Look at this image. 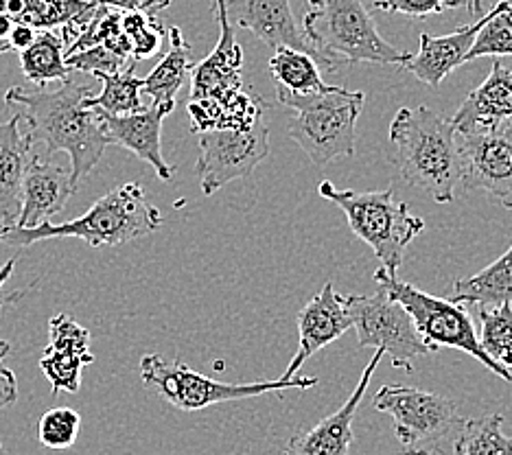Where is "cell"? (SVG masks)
I'll return each mask as SVG.
<instances>
[{
  "instance_id": "cell-1",
  "label": "cell",
  "mask_w": 512,
  "mask_h": 455,
  "mask_svg": "<svg viewBox=\"0 0 512 455\" xmlns=\"http://www.w3.org/2000/svg\"><path fill=\"white\" fill-rule=\"evenodd\" d=\"M92 90L73 79L57 90H27L14 86L5 92L9 108H18L27 123L25 136L31 145L42 143L46 156L66 151L71 158V182L75 191L81 180L99 165L110 138L97 110L86 108Z\"/></svg>"
},
{
  "instance_id": "cell-2",
  "label": "cell",
  "mask_w": 512,
  "mask_h": 455,
  "mask_svg": "<svg viewBox=\"0 0 512 455\" xmlns=\"http://www.w3.org/2000/svg\"><path fill=\"white\" fill-rule=\"evenodd\" d=\"M394 165L405 184L423 189L438 204H449L462 184L458 132L434 110L401 108L390 125Z\"/></svg>"
},
{
  "instance_id": "cell-3",
  "label": "cell",
  "mask_w": 512,
  "mask_h": 455,
  "mask_svg": "<svg viewBox=\"0 0 512 455\" xmlns=\"http://www.w3.org/2000/svg\"><path fill=\"white\" fill-rule=\"evenodd\" d=\"M162 226L160 210L147 200L141 184L127 182L119 189L106 193L92 204L86 215H81L66 224H40L38 228H0V243L3 245H33L44 239L73 237L86 241L90 248L103 245H123L127 241L141 239L156 232Z\"/></svg>"
},
{
  "instance_id": "cell-4",
  "label": "cell",
  "mask_w": 512,
  "mask_h": 455,
  "mask_svg": "<svg viewBox=\"0 0 512 455\" xmlns=\"http://www.w3.org/2000/svg\"><path fill=\"white\" fill-rule=\"evenodd\" d=\"M302 29L324 68H333L335 62L403 66L410 55L381 38L362 0H318L302 20Z\"/></svg>"
},
{
  "instance_id": "cell-5",
  "label": "cell",
  "mask_w": 512,
  "mask_h": 455,
  "mask_svg": "<svg viewBox=\"0 0 512 455\" xmlns=\"http://www.w3.org/2000/svg\"><path fill=\"white\" fill-rule=\"evenodd\" d=\"M276 97L285 108L296 112L289 123V136L313 165L324 167L335 158L355 156V127L364 110V92L329 86L316 95Z\"/></svg>"
},
{
  "instance_id": "cell-6",
  "label": "cell",
  "mask_w": 512,
  "mask_h": 455,
  "mask_svg": "<svg viewBox=\"0 0 512 455\" xmlns=\"http://www.w3.org/2000/svg\"><path fill=\"white\" fill-rule=\"evenodd\" d=\"M324 200L344 210L348 226L370 245L383 270L397 274L407 245L425 230V221L416 217L405 202L394 200L392 189L386 191H340L324 180L318 184Z\"/></svg>"
},
{
  "instance_id": "cell-7",
  "label": "cell",
  "mask_w": 512,
  "mask_h": 455,
  "mask_svg": "<svg viewBox=\"0 0 512 455\" xmlns=\"http://www.w3.org/2000/svg\"><path fill=\"white\" fill-rule=\"evenodd\" d=\"M375 280L381 289H386L412 315L418 335L434 348V353H438L440 348L462 350V353L480 361L484 368L495 372L497 377L512 383V372L499 366L497 361H493L482 350L467 307L460 305V302L425 294L418 287L403 283L397 274H390L383 267L375 272Z\"/></svg>"
},
{
  "instance_id": "cell-8",
  "label": "cell",
  "mask_w": 512,
  "mask_h": 455,
  "mask_svg": "<svg viewBox=\"0 0 512 455\" xmlns=\"http://www.w3.org/2000/svg\"><path fill=\"white\" fill-rule=\"evenodd\" d=\"M141 379L145 388L156 390L182 412H200L204 407L217 403L252 399V396L281 390H309L313 385H318L316 377H281L276 381L221 383L191 370L182 361H169L160 355H145L141 359Z\"/></svg>"
},
{
  "instance_id": "cell-9",
  "label": "cell",
  "mask_w": 512,
  "mask_h": 455,
  "mask_svg": "<svg viewBox=\"0 0 512 455\" xmlns=\"http://www.w3.org/2000/svg\"><path fill=\"white\" fill-rule=\"evenodd\" d=\"M359 348H375L390 355L392 366L412 372L416 357L432 355L434 348L418 335L412 315L386 289L375 296H346Z\"/></svg>"
},
{
  "instance_id": "cell-10",
  "label": "cell",
  "mask_w": 512,
  "mask_h": 455,
  "mask_svg": "<svg viewBox=\"0 0 512 455\" xmlns=\"http://www.w3.org/2000/svg\"><path fill=\"white\" fill-rule=\"evenodd\" d=\"M200 158L195 173L200 175L204 195H213L232 180L248 178L270 154V130L261 119L250 130H213L197 134Z\"/></svg>"
},
{
  "instance_id": "cell-11",
  "label": "cell",
  "mask_w": 512,
  "mask_h": 455,
  "mask_svg": "<svg viewBox=\"0 0 512 455\" xmlns=\"http://www.w3.org/2000/svg\"><path fill=\"white\" fill-rule=\"evenodd\" d=\"M372 403L392 416L397 438L407 449L447 436L458 418V407L447 396L410 385H381Z\"/></svg>"
},
{
  "instance_id": "cell-12",
  "label": "cell",
  "mask_w": 512,
  "mask_h": 455,
  "mask_svg": "<svg viewBox=\"0 0 512 455\" xmlns=\"http://www.w3.org/2000/svg\"><path fill=\"white\" fill-rule=\"evenodd\" d=\"M462 189L484 191L512 208V121L493 130L458 134Z\"/></svg>"
},
{
  "instance_id": "cell-13",
  "label": "cell",
  "mask_w": 512,
  "mask_h": 455,
  "mask_svg": "<svg viewBox=\"0 0 512 455\" xmlns=\"http://www.w3.org/2000/svg\"><path fill=\"white\" fill-rule=\"evenodd\" d=\"M348 329H353V318L346 307V296L337 294L333 283H324L322 291L298 313V350L285 368L283 379L298 377L307 359L340 340Z\"/></svg>"
},
{
  "instance_id": "cell-14",
  "label": "cell",
  "mask_w": 512,
  "mask_h": 455,
  "mask_svg": "<svg viewBox=\"0 0 512 455\" xmlns=\"http://www.w3.org/2000/svg\"><path fill=\"white\" fill-rule=\"evenodd\" d=\"M226 11L230 25L252 31L270 49L289 46L316 57L320 64L318 51L294 16L292 0H226Z\"/></svg>"
},
{
  "instance_id": "cell-15",
  "label": "cell",
  "mask_w": 512,
  "mask_h": 455,
  "mask_svg": "<svg viewBox=\"0 0 512 455\" xmlns=\"http://www.w3.org/2000/svg\"><path fill=\"white\" fill-rule=\"evenodd\" d=\"M213 11L219 25V40L213 53L204 62L193 66L189 99L226 97L243 90L241 68L246 57H243L241 44L235 38V29L228 20L226 0H213Z\"/></svg>"
},
{
  "instance_id": "cell-16",
  "label": "cell",
  "mask_w": 512,
  "mask_h": 455,
  "mask_svg": "<svg viewBox=\"0 0 512 455\" xmlns=\"http://www.w3.org/2000/svg\"><path fill=\"white\" fill-rule=\"evenodd\" d=\"M383 353L375 350V355L364 368V375L359 379L355 392L348 396V401L324 420L307 431L298 434L287 442L283 455H348L353 445V420L359 410V403L364 401V394L370 385L372 375L381 364Z\"/></svg>"
},
{
  "instance_id": "cell-17",
  "label": "cell",
  "mask_w": 512,
  "mask_h": 455,
  "mask_svg": "<svg viewBox=\"0 0 512 455\" xmlns=\"http://www.w3.org/2000/svg\"><path fill=\"white\" fill-rule=\"evenodd\" d=\"M176 108V103H151L149 108L141 112L125 114V116H110L101 114V125L106 130L110 145H121L130 149L134 156L145 160L147 165L156 169L160 180L169 182L173 178V167H169L165 158H162V121Z\"/></svg>"
},
{
  "instance_id": "cell-18",
  "label": "cell",
  "mask_w": 512,
  "mask_h": 455,
  "mask_svg": "<svg viewBox=\"0 0 512 455\" xmlns=\"http://www.w3.org/2000/svg\"><path fill=\"white\" fill-rule=\"evenodd\" d=\"M77 193L71 182V169L53 165L42 156H31L22 180V208L14 226L38 228L51 217L62 213L71 195Z\"/></svg>"
},
{
  "instance_id": "cell-19",
  "label": "cell",
  "mask_w": 512,
  "mask_h": 455,
  "mask_svg": "<svg viewBox=\"0 0 512 455\" xmlns=\"http://www.w3.org/2000/svg\"><path fill=\"white\" fill-rule=\"evenodd\" d=\"M484 27V16L477 18L473 25L458 29L451 35H421V49L414 55H407L405 64L401 66L416 79H421L429 88H438L449 73L467 62V55L477 38V33Z\"/></svg>"
},
{
  "instance_id": "cell-20",
  "label": "cell",
  "mask_w": 512,
  "mask_h": 455,
  "mask_svg": "<svg viewBox=\"0 0 512 455\" xmlns=\"http://www.w3.org/2000/svg\"><path fill=\"white\" fill-rule=\"evenodd\" d=\"M512 121V70L495 60L491 75L464 99L453 114V127L458 134L484 132Z\"/></svg>"
},
{
  "instance_id": "cell-21",
  "label": "cell",
  "mask_w": 512,
  "mask_h": 455,
  "mask_svg": "<svg viewBox=\"0 0 512 455\" xmlns=\"http://www.w3.org/2000/svg\"><path fill=\"white\" fill-rule=\"evenodd\" d=\"M22 123L20 112L0 123V228L14 226L22 208V180L31 162V143Z\"/></svg>"
},
{
  "instance_id": "cell-22",
  "label": "cell",
  "mask_w": 512,
  "mask_h": 455,
  "mask_svg": "<svg viewBox=\"0 0 512 455\" xmlns=\"http://www.w3.org/2000/svg\"><path fill=\"white\" fill-rule=\"evenodd\" d=\"M191 116V132H213V130H250L263 119L265 101L256 92L239 90L226 97L189 99L186 105Z\"/></svg>"
},
{
  "instance_id": "cell-23",
  "label": "cell",
  "mask_w": 512,
  "mask_h": 455,
  "mask_svg": "<svg viewBox=\"0 0 512 455\" xmlns=\"http://www.w3.org/2000/svg\"><path fill=\"white\" fill-rule=\"evenodd\" d=\"M451 300L464 307H497L512 302V245L482 272L469 278H458L451 287Z\"/></svg>"
},
{
  "instance_id": "cell-24",
  "label": "cell",
  "mask_w": 512,
  "mask_h": 455,
  "mask_svg": "<svg viewBox=\"0 0 512 455\" xmlns=\"http://www.w3.org/2000/svg\"><path fill=\"white\" fill-rule=\"evenodd\" d=\"M195 62L191 55V46L186 44L180 27L169 29V53L162 62L143 79L145 95L154 99V103H176L180 88L186 77L191 75Z\"/></svg>"
},
{
  "instance_id": "cell-25",
  "label": "cell",
  "mask_w": 512,
  "mask_h": 455,
  "mask_svg": "<svg viewBox=\"0 0 512 455\" xmlns=\"http://www.w3.org/2000/svg\"><path fill=\"white\" fill-rule=\"evenodd\" d=\"M270 75L276 84V95L305 97L329 88L320 75L316 57L289 49V46H281L270 57Z\"/></svg>"
},
{
  "instance_id": "cell-26",
  "label": "cell",
  "mask_w": 512,
  "mask_h": 455,
  "mask_svg": "<svg viewBox=\"0 0 512 455\" xmlns=\"http://www.w3.org/2000/svg\"><path fill=\"white\" fill-rule=\"evenodd\" d=\"M66 44L60 33L55 29L38 31L36 42L29 49L20 51V66L22 73L38 88H44L51 81H66L71 79V68L64 62Z\"/></svg>"
},
{
  "instance_id": "cell-27",
  "label": "cell",
  "mask_w": 512,
  "mask_h": 455,
  "mask_svg": "<svg viewBox=\"0 0 512 455\" xmlns=\"http://www.w3.org/2000/svg\"><path fill=\"white\" fill-rule=\"evenodd\" d=\"M136 62L132 60L123 70L114 75H97L101 79L103 90L99 95H90L86 99V108L97 110L101 114L110 116H125L141 112L145 105L141 101V90H143V79L134 75Z\"/></svg>"
},
{
  "instance_id": "cell-28",
  "label": "cell",
  "mask_w": 512,
  "mask_h": 455,
  "mask_svg": "<svg viewBox=\"0 0 512 455\" xmlns=\"http://www.w3.org/2000/svg\"><path fill=\"white\" fill-rule=\"evenodd\" d=\"M502 425V414L464 420L460 434L453 442V451L456 455H512V438L504 434Z\"/></svg>"
},
{
  "instance_id": "cell-29",
  "label": "cell",
  "mask_w": 512,
  "mask_h": 455,
  "mask_svg": "<svg viewBox=\"0 0 512 455\" xmlns=\"http://www.w3.org/2000/svg\"><path fill=\"white\" fill-rule=\"evenodd\" d=\"M480 346L499 366L512 368V302L497 307H480Z\"/></svg>"
},
{
  "instance_id": "cell-30",
  "label": "cell",
  "mask_w": 512,
  "mask_h": 455,
  "mask_svg": "<svg viewBox=\"0 0 512 455\" xmlns=\"http://www.w3.org/2000/svg\"><path fill=\"white\" fill-rule=\"evenodd\" d=\"M512 57V0H499V3L484 16V27L467 55L469 64L477 57Z\"/></svg>"
},
{
  "instance_id": "cell-31",
  "label": "cell",
  "mask_w": 512,
  "mask_h": 455,
  "mask_svg": "<svg viewBox=\"0 0 512 455\" xmlns=\"http://www.w3.org/2000/svg\"><path fill=\"white\" fill-rule=\"evenodd\" d=\"M95 361V355H77V353H62L46 346L40 359V368L44 377L49 379L53 394L71 392L75 394L81 385V370Z\"/></svg>"
},
{
  "instance_id": "cell-32",
  "label": "cell",
  "mask_w": 512,
  "mask_h": 455,
  "mask_svg": "<svg viewBox=\"0 0 512 455\" xmlns=\"http://www.w3.org/2000/svg\"><path fill=\"white\" fill-rule=\"evenodd\" d=\"M121 22H123V33L132 42L134 62L149 60V57H154L158 53L165 29H162L156 14H151V11H145V9L123 11Z\"/></svg>"
},
{
  "instance_id": "cell-33",
  "label": "cell",
  "mask_w": 512,
  "mask_h": 455,
  "mask_svg": "<svg viewBox=\"0 0 512 455\" xmlns=\"http://www.w3.org/2000/svg\"><path fill=\"white\" fill-rule=\"evenodd\" d=\"M81 429V416L71 407H55L49 410L38 425V438L44 447L64 451L75 445Z\"/></svg>"
},
{
  "instance_id": "cell-34",
  "label": "cell",
  "mask_w": 512,
  "mask_h": 455,
  "mask_svg": "<svg viewBox=\"0 0 512 455\" xmlns=\"http://www.w3.org/2000/svg\"><path fill=\"white\" fill-rule=\"evenodd\" d=\"M49 348L62 350V353L90 355V333L64 313L53 315L49 322Z\"/></svg>"
},
{
  "instance_id": "cell-35",
  "label": "cell",
  "mask_w": 512,
  "mask_h": 455,
  "mask_svg": "<svg viewBox=\"0 0 512 455\" xmlns=\"http://www.w3.org/2000/svg\"><path fill=\"white\" fill-rule=\"evenodd\" d=\"M66 66L71 70H81V73H90V75H114L123 70L132 60H123L116 53H112L106 46H90V49H84L73 55L64 57Z\"/></svg>"
},
{
  "instance_id": "cell-36",
  "label": "cell",
  "mask_w": 512,
  "mask_h": 455,
  "mask_svg": "<svg viewBox=\"0 0 512 455\" xmlns=\"http://www.w3.org/2000/svg\"><path fill=\"white\" fill-rule=\"evenodd\" d=\"M467 0H375V7L386 14H403L410 18H427L442 11L462 7Z\"/></svg>"
},
{
  "instance_id": "cell-37",
  "label": "cell",
  "mask_w": 512,
  "mask_h": 455,
  "mask_svg": "<svg viewBox=\"0 0 512 455\" xmlns=\"http://www.w3.org/2000/svg\"><path fill=\"white\" fill-rule=\"evenodd\" d=\"M18 401L16 375L9 368H0V410L11 407Z\"/></svg>"
},
{
  "instance_id": "cell-38",
  "label": "cell",
  "mask_w": 512,
  "mask_h": 455,
  "mask_svg": "<svg viewBox=\"0 0 512 455\" xmlns=\"http://www.w3.org/2000/svg\"><path fill=\"white\" fill-rule=\"evenodd\" d=\"M36 35H38V29H33L31 25H22V22H16L14 29H11V33H9L11 49H16V51L29 49V46L36 42Z\"/></svg>"
},
{
  "instance_id": "cell-39",
  "label": "cell",
  "mask_w": 512,
  "mask_h": 455,
  "mask_svg": "<svg viewBox=\"0 0 512 455\" xmlns=\"http://www.w3.org/2000/svg\"><path fill=\"white\" fill-rule=\"evenodd\" d=\"M92 3H97L99 7L114 9V11H136V9H143L145 0H92Z\"/></svg>"
},
{
  "instance_id": "cell-40",
  "label": "cell",
  "mask_w": 512,
  "mask_h": 455,
  "mask_svg": "<svg viewBox=\"0 0 512 455\" xmlns=\"http://www.w3.org/2000/svg\"><path fill=\"white\" fill-rule=\"evenodd\" d=\"M14 18L7 16V14H0V40H9V33L14 29Z\"/></svg>"
},
{
  "instance_id": "cell-41",
  "label": "cell",
  "mask_w": 512,
  "mask_h": 455,
  "mask_svg": "<svg viewBox=\"0 0 512 455\" xmlns=\"http://www.w3.org/2000/svg\"><path fill=\"white\" fill-rule=\"evenodd\" d=\"M16 259H9L3 267H0V291H3V287H5V283L7 280L11 278V274H14V270H16Z\"/></svg>"
},
{
  "instance_id": "cell-42",
  "label": "cell",
  "mask_w": 512,
  "mask_h": 455,
  "mask_svg": "<svg viewBox=\"0 0 512 455\" xmlns=\"http://www.w3.org/2000/svg\"><path fill=\"white\" fill-rule=\"evenodd\" d=\"M171 5V0H145L143 3V9L145 11H151V14H158L160 9H165Z\"/></svg>"
},
{
  "instance_id": "cell-43",
  "label": "cell",
  "mask_w": 512,
  "mask_h": 455,
  "mask_svg": "<svg viewBox=\"0 0 512 455\" xmlns=\"http://www.w3.org/2000/svg\"><path fill=\"white\" fill-rule=\"evenodd\" d=\"M469 11L475 18H482L484 11V0H469Z\"/></svg>"
},
{
  "instance_id": "cell-44",
  "label": "cell",
  "mask_w": 512,
  "mask_h": 455,
  "mask_svg": "<svg viewBox=\"0 0 512 455\" xmlns=\"http://www.w3.org/2000/svg\"><path fill=\"white\" fill-rule=\"evenodd\" d=\"M9 350H11V346H9V342H5V340H0V364H3V359L9 355Z\"/></svg>"
},
{
  "instance_id": "cell-45",
  "label": "cell",
  "mask_w": 512,
  "mask_h": 455,
  "mask_svg": "<svg viewBox=\"0 0 512 455\" xmlns=\"http://www.w3.org/2000/svg\"><path fill=\"white\" fill-rule=\"evenodd\" d=\"M401 455H436V453L434 451H423V449H410V451H405Z\"/></svg>"
},
{
  "instance_id": "cell-46",
  "label": "cell",
  "mask_w": 512,
  "mask_h": 455,
  "mask_svg": "<svg viewBox=\"0 0 512 455\" xmlns=\"http://www.w3.org/2000/svg\"><path fill=\"white\" fill-rule=\"evenodd\" d=\"M7 51H11V44H9V40H0V55L7 53Z\"/></svg>"
},
{
  "instance_id": "cell-47",
  "label": "cell",
  "mask_w": 512,
  "mask_h": 455,
  "mask_svg": "<svg viewBox=\"0 0 512 455\" xmlns=\"http://www.w3.org/2000/svg\"><path fill=\"white\" fill-rule=\"evenodd\" d=\"M307 3H309L311 7H316V5H318V0H307Z\"/></svg>"
}]
</instances>
